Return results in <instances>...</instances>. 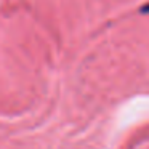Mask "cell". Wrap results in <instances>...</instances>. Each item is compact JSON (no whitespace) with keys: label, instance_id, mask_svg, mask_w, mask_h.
I'll use <instances>...</instances> for the list:
<instances>
[{"label":"cell","instance_id":"1","mask_svg":"<svg viewBox=\"0 0 149 149\" xmlns=\"http://www.w3.org/2000/svg\"><path fill=\"white\" fill-rule=\"evenodd\" d=\"M141 11H144V13H149V5H146V7L141 8Z\"/></svg>","mask_w":149,"mask_h":149}]
</instances>
